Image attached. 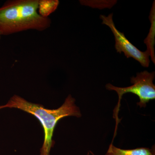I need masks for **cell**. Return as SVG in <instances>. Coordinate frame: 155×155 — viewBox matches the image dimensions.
<instances>
[{"label":"cell","instance_id":"1","mask_svg":"<svg viewBox=\"0 0 155 155\" xmlns=\"http://www.w3.org/2000/svg\"><path fill=\"white\" fill-rule=\"evenodd\" d=\"M75 100L69 95L64 104L56 109H48L43 106L34 104L19 96L15 95L5 105V108H16L33 115L40 122L44 131V140L40 155H50L51 149L54 146L52 138L54 130L59 120L68 116L81 117L79 107L75 104Z\"/></svg>","mask_w":155,"mask_h":155},{"label":"cell","instance_id":"2","mask_svg":"<svg viewBox=\"0 0 155 155\" xmlns=\"http://www.w3.org/2000/svg\"><path fill=\"white\" fill-rule=\"evenodd\" d=\"M39 0H12L0 8V34L9 35L28 30L42 31L51 24L38 13Z\"/></svg>","mask_w":155,"mask_h":155},{"label":"cell","instance_id":"3","mask_svg":"<svg viewBox=\"0 0 155 155\" xmlns=\"http://www.w3.org/2000/svg\"><path fill=\"white\" fill-rule=\"evenodd\" d=\"M155 78V72H149L147 71L139 72L136 77L130 78L132 85L127 87H121L114 86L109 83L106 84V88L110 91H114L117 93L119 101L115 109V116L116 122V129L119 122L118 113L120 106V102L122 96L125 94L131 93L138 97L139 102L137 105L140 108L146 107L150 101L155 100V85L153 83Z\"/></svg>","mask_w":155,"mask_h":155},{"label":"cell","instance_id":"4","mask_svg":"<svg viewBox=\"0 0 155 155\" xmlns=\"http://www.w3.org/2000/svg\"><path fill=\"white\" fill-rule=\"evenodd\" d=\"M113 14L108 16L101 15L100 18L102 20L103 24L110 27L114 34L115 40V48L117 52L121 54L123 52L127 58H133L138 61L141 66L148 67L150 60V55L147 51L143 52L137 49L131 43L125 36L123 32H120L116 28L113 19Z\"/></svg>","mask_w":155,"mask_h":155},{"label":"cell","instance_id":"5","mask_svg":"<svg viewBox=\"0 0 155 155\" xmlns=\"http://www.w3.org/2000/svg\"><path fill=\"white\" fill-rule=\"evenodd\" d=\"M105 155H155V150L147 147L137 148L134 149H122L117 147L113 143L109 146Z\"/></svg>","mask_w":155,"mask_h":155},{"label":"cell","instance_id":"6","mask_svg":"<svg viewBox=\"0 0 155 155\" xmlns=\"http://www.w3.org/2000/svg\"><path fill=\"white\" fill-rule=\"evenodd\" d=\"M155 1L153 3L152 8L150 15V20L151 22V26L150 28L149 33L145 39L144 43L147 45V50L153 63L155 64V58L154 54L155 44Z\"/></svg>","mask_w":155,"mask_h":155},{"label":"cell","instance_id":"7","mask_svg":"<svg viewBox=\"0 0 155 155\" xmlns=\"http://www.w3.org/2000/svg\"><path fill=\"white\" fill-rule=\"evenodd\" d=\"M60 2L58 0H39L38 13L42 17L48 18L58 8Z\"/></svg>","mask_w":155,"mask_h":155},{"label":"cell","instance_id":"8","mask_svg":"<svg viewBox=\"0 0 155 155\" xmlns=\"http://www.w3.org/2000/svg\"><path fill=\"white\" fill-rule=\"evenodd\" d=\"M87 155H96L95 154H94V153L93 152L91 151H89L88 152V153H87Z\"/></svg>","mask_w":155,"mask_h":155},{"label":"cell","instance_id":"9","mask_svg":"<svg viewBox=\"0 0 155 155\" xmlns=\"http://www.w3.org/2000/svg\"><path fill=\"white\" fill-rule=\"evenodd\" d=\"M3 109V106H0V110Z\"/></svg>","mask_w":155,"mask_h":155},{"label":"cell","instance_id":"10","mask_svg":"<svg viewBox=\"0 0 155 155\" xmlns=\"http://www.w3.org/2000/svg\"><path fill=\"white\" fill-rule=\"evenodd\" d=\"M1 36H2V35H1V34H0V39H1Z\"/></svg>","mask_w":155,"mask_h":155}]
</instances>
